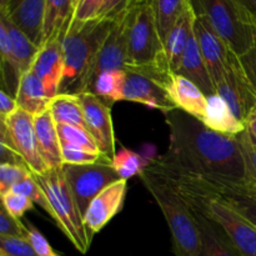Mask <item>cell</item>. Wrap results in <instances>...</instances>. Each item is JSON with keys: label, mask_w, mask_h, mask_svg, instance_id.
<instances>
[{"label": "cell", "mask_w": 256, "mask_h": 256, "mask_svg": "<svg viewBox=\"0 0 256 256\" xmlns=\"http://www.w3.org/2000/svg\"><path fill=\"white\" fill-rule=\"evenodd\" d=\"M0 256H38L29 238L0 236Z\"/></svg>", "instance_id": "obj_36"}, {"label": "cell", "mask_w": 256, "mask_h": 256, "mask_svg": "<svg viewBox=\"0 0 256 256\" xmlns=\"http://www.w3.org/2000/svg\"><path fill=\"white\" fill-rule=\"evenodd\" d=\"M244 20L256 29V0H230Z\"/></svg>", "instance_id": "obj_43"}, {"label": "cell", "mask_w": 256, "mask_h": 256, "mask_svg": "<svg viewBox=\"0 0 256 256\" xmlns=\"http://www.w3.org/2000/svg\"><path fill=\"white\" fill-rule=\"evenodd\" d=\"M124 100L139 102L150 109L160 110L164 114L176 109L166 90L159 82L135 72H126Z\"/></svg>", "instance_id": "obj_17"}, {"label": "cell", "mask_w": 256, "mask_h": 256, "mask_svg": "<svg viewBox=\"0 0 256 256\" xmlns=\"http://www.w3.org/2000/svg\"><path fill=\"white\" fill-rule=\"evenodd\" d=\"M32 175L28 165L2 164L0 165V194L4 195L12 189L18 182Z\"/></svg>", "instance_id": "obj_35"}, {"label": "cell", "mask_w": 256, "mask_h": 256, "mask_svg": "<svg viewBox=\"0 0 256 256\" xmlns=\"http://www.w3.org/2000/svg\"><path fill=\"white\" fill-rule=\"evenodd\" d=\"M0 132L2 144L14 149L32 172L44 174L49 170L38 146L34 115L18 109L10 116L2 119Z\"/></svg>", "instance_id": "obj_9"}, {"label": "cell", "mask_w": 256, "mask_h": 256, "mask_svg": "<svg viewBox=\"0 0 256 256\" xmlns=\"http://www.w3.org/2000/svg\"><path fill=\"white\" fill-rule=\"evenodd\" d=\"M192 210L202 238V256H242L220 228L210 222L202 212L192 208Z\"/></svg>", "instance_id": "obj_23"}, {"label": "cell", "mask_w": 256, "mask_h": 256, "mask_svg": "<svg viewBox=\"0 0 256 256\" xmlns=\"http://www.w3.org/2000/svg\"><path fill=\"white\" fill-rule=\"evenodd\" d=\"M49 110L56 124L76 125L88 129L82 102L78 94L60 92L50 100Z\"/></svg>", "instance_id": "obj_25"}, {"label": "cell", "mask_w": 256, "mask_h": 256, "mask_svg": "<svg viewBox=\"0 0 256 256\" xmlns=\"http://www.w3.org/2000/svg\"><path fill=\"white\" fill-rule=\"evenodd\" d=\"M168 62L160 39L152 4L132 9L125 70H139Z\"/></svg>", "instance_id": "obj_7"}, {"label": "cell", "mask_w": 256, "mask_h": 256, "mask_svg": "<svg viewBox=\"0 0 256 256\" xmlns=\"http://www.w3.org/2000/svg\"><path fill=\"white\" fill-rule=\"evenodd\" d=\"M235 136H236L242 158H244L245 172H246L245 182L256 189V140L252 136L248 129Z\"/></svg>", "instance_id": "obj_33"}, {"label": "cell", "mask_w": 256, "mask_h": 256, "mask_svg": "<svg viewBox=\"0 0 256 256\" xmlns=\"http://www.w3.org/2000/svg\"><path fill=\"white\" fill-rule=\"evenodd\" d=\"M109 159L102 152H90L82 148L69 144H62V165H88L95 164L100 160Z\"/></svg>", "instance_id": "obj_34"}, {"label": "cell", "mask_w": 256, "mask_h": 256, "mask_svg": "<svg viewBox=\"0 0 256 256\" xmlns=\"http://www.w3.org/2000/svg\"><path fill=\"white\" fill-rule=\"evenodd\" d=\"M126 192L128 180L119 179L92 199L84 215L85 226L92 236L102 232L105 225L122 209Z\"/></svg>", "instance_id": "obj_16"}, {"label": "cell", "mask_w": 256, "mask_h": 256, "mask_svg": "<svg viewBox=\"0 0 256 256\" xmlns=\"http://www.w3.org/2000/svg\"><path fill=\"white\" fill-rule=\"evenodd\" d=\"M170 182L176 188L178 192L184 196L192 209L202 212L210 222L222 229L240 255L256 256V228L252 222H248L224 200L214 195L180 182Z\"/></svg>", "instance_id": "obj_4"}, {"label": "cell", "mask_w": 256, "mask_h": 256, "mask_svg": "<svg viewBox=\"0 0 256 256\" xmlns=\"http://www.w3.org/2000/svg\"><path fill=\"white\" fill-rule=\"evenodd\" d=\"M195 18H196V15H195L192 2H190L185 12L182 14V16L179 18V20L175 22V25L170 30L164 42L165 55H166L170 69L174 72H176L179 69L188 42H189L192 35L194 34Z\"/></svg>", "instance_id": "obj_20"}, {"label": "cell", "mask_w": 256, "mask_h": 256, "mask_svg": "<svg viewBox=\"0 0 256 256\" xmlns=\"http://www.w3.org/2000/svg\"><path fill=\"white\" fill-rule=\"evenodd\" d=\"M2 208L16 219H22L25 212L34 209V202L25 195L18 194L15 192H8L2 195Z\"/></svg>", "instance_id": "obj_37"}, {"label": "cell", "mask_w": 256, "mask_h": 256, "mask_svg": "<svg viewBox=\"0 0 256 256\" xmlns=\"http://www.w3.org/2000/svg\"><path fill=\"white\" fill-rule=\"evenodd\" d=\"M130 19H132V10L124 12L118 18L114 28L104 40L94 59L92 60L74 94L82 92H92L95 80L102 72L115 69L125 70L128 62V35H129Z\"/></svg>", "instance_id": "obj_8"}, {"label": "cell", "mask_w": 256, "mask_h": 256, "mask_svg": "<svg viewBox=\"0 0 256 256\" xmlns=\"http://www.w3.org/2000/svg\"><path fill=\"white\" fill-rule=\"evenodd\" d=\"M194 34L199 44L200 52L205 60L209 74L216 89L226 70L232 50L224 40L215 32L204 16H196L194 22Z\"/></svg>", "instance_id": "obj_14"}, {"label": "cell", "mask_w": 256, "mask_h": 256, "mask_svg": "<svg viewBox=\"0 0 256 256\" xmlns=\"http://www.w3.org/2000/svg\"><path fill=\"white\" fill-rule=\"evenodd\" d=\"M56 129L62 144L74 145L90 152H102L94 135L85 128L70 124H56Z\"/></svg>", "instance_id": "obj_31"}, {"label": "cell", "mask_w": 256, "mask_h": 256, "mask_svg": "<svg viewBox=\"0 0 256 256\" xmlns=\"http://www.w3.org/2000/svg\"><path fill=\"white\" fill-rule=\"evenodd\" d=\"M110 162V159H104L95 164L62 165L65 178L82 216L92 199L105 188L120 179Z\"/></svg>", "instance_id": "obj_10"}, {"label": "cell", "mask_w": 256, "mask_h": 256, "mask_svg": "<svg viewBox=\"0 0 256 256\" xmlns=\"http://www.w3.org/2000/svg\"><path fill=\"white\" fill-rule=\"evenodd\" d=\"M239 62L242 68V72L246 76L248 82L256 96V38L252 49L246 54L239 56Z\"/></svg>", "instance_id": "obj_40"}, {"label": "cell", "mask_w": 256, "mask_h": 256, "mask_svg": "<svg viewBox=\"0 0 256 256\" xmlns=\"http://www.w3.org/2000/svg\"><path fill=\"white\" fill-rule=\"evenodd\" d=\"M34 122L38 146L48 168H62V142L58 134L56 122L50 110L48 109L40 114L34 115Z\"/></svg>", "instance_id": "obj_19"}, {"label": "cell", "mask_w": 256, "mask_h": 256, "mask_svg": "<svg viewBox=\"0 0 256 256\" xmlns=\"http://www.w3.org/2000/svg\"><path fill=\"white\" fill-rule=\"evenodd\" d=\"M110 164L120 179L128 180L132 176H140L149 166L150 160L129 149H122L114 155Z\"/></svg>", "instance_id": "obj_30"}, {"label": "cell", "mask_w": 256, "mask_h": 256, "mask_svg": "<svg viewBox=\"0 0 256 256\" xmlns=\"http://www.w3.org/2000/svg\"><path fill=\"white\" fill-rule=\"evenodd\" d=\"M164 116L170 142L158 162L194 174L245 182L244 158L235 135L214 132L180 109Z\"/></svg>", "instance_id": "obj_1"}, {"label": "cell", "mask_w": 256, "mask_h": 256, "mask_svg": "<svg viewBox=\"0 0 256 256\" xmlns=\"http://www.w3.org/2000/svg\"><path fill=\"white\" fill-rule=\"evenodd\" d=\"M189 4L190 0H154L152 2L155 22H156L158 32H159L162 44L170 30L172 29L175 22L179 20Z\"/></svg>", "instance_id": "obj_29"}, {"label": "cell", "mask_w": 256, "mask_h": 256, "mask_svg": "<svg viewBox=\"0 0 256 256\" xmlns=\"http://www.w3.org/2000/svg\"><path fill=\"white\" fill-rule=\"evenodd\" d=\"M32 175L40 188L44 190L52 205L55 215V224L78 252L86 254L92 236L85 226L84 216L75 202L62 166L49 169L44 174L32 172Z\"/></svg>", "instance_id": "obj_5"}, {"label": "cell", "mask_w": 256, "mask_h": 256, "mask_svg": "<svg viewBox=\"0 0 256 256\" xmlns=\"http://www.w3.org/2000/svg\"><path fill=\"white\" fill-rule=\"evenodd\" d=\"M216 92L229 104L234 114L242 122H246L252 108L256 106V96L248 82L239 56L230 54L229 62L222 82L218 84Z\"/></svg>", "instance_id": "obj_11"}, {"label": "cell", "mask_w": 256, "mask_h": 256, "mask_svg": "<svg viewBox=\"0 0 256 256\" xmlns=\"http://www.w3.org/2000/svg\"><path fill=\"white\" fill-rule=\"evenodd\" d=\"M116 20L95 18L92 20L72 19L62 38L65 72L60 92H69L70 88L76 90L80 80L86 72L90 62L104 40L114 28ZM72 92V94H74Z\"/></svg>", "instance_id": "obj_3"}, {"label": "cell", "mask_w": 256, "mask_h": 256, "mask_svg": "<svg viewBox=\"0 0 256 256\" xmlns=\"http://www.w3.org/2000/svg\"><path fill=\"white\" fill-rule=\"evenodd\" d=\"M140 179L164 214L175 256H202L199 228L184 196L172 182L150 168L145 169Z\"/></svg>", "instance_id": "obj_2"}, {"label": "cell", "mask_w": 256, "mask_h": 256, "mask_svg": "<svg viewBox=\"0 0 256 256\" xmlns=\"http://www.w3.org/2000/svg\"><path fill=\"white\" fill-rule=\"evenodd\" d=\"M105 0H79L78 5L75 6L74 16L72 19L85 22L98 18L100 9Z\"/></svg>", "instance_id": "obj_39"}, {"label": "cell", "mask_w": 256, "mask_h": 256, "mask_svg": "<svg viewBox=\"0 0 256 256\" xmlns=\"http://www.w3.org/2000/svg\"><path fill=\"white\" fill-rule=\"evenodd\" d=\"M46 0H9L0 15L8 18L12 25L40 48L44 42V22Z\"/></svg>", "instance_id": "obj_15"}, {"label": "cell", "mask_w": 256, "mask_h": 256, "mask_svg": "<svg viewBox=\"0 0 256 256\" xmlns=\"http://www.w3.org/2000/svg\"><path fill=\"white\" fill-rule=\"evenodd\" d=\"M0 19L4 20L8 28V32H9L10 39L12 42V54H14L18 69H19L20 76H22L25 72L32 69V65L34 62L38 52H39V48L32 44L24 32H20L15 25H12L6 16L0 15Z\"/></svg>", "instance_id": "obj_28"}, {"label": "cell", "mask_w": 256, "mask_h": 256, "mask_svg": "<svg viewBox=\"0 0 256 256\" xmlns=\"http://www.w3.org/2000/svg\"><path fill=\"white\" fill-rule=\"evenodd\" d=\"M26 228L28 238H29L32 246H34L38 256H58L56 252H55L54 249L52 248V245H50L49 242L46 240V238H45L36 228L32 226V224L26 225Z\"/></svg>", "instance_id": "obj_41"}, {"label": "cell", "mask_w": 256, "mask_h": 256, "mask_svg": "<svg viewBox=\"0 0 256 256\" xmlns=\"http://www.w3.org/2000/svg\"><path fill=\"white\" fill-rule=\"evenodd\" d=\"M12 192H18V194L25 195L26 198H29L34 204L40 205L42 209H44L48 212V215L50 216V219L52 222H55V215L54 212L52 209V205H50L49 200H48L46 195H45L44 190L40 188V185L38 184L36 180H35L34 175H29L28 178H25L22 182H18L15 186H12Z\"/></svg>", "instance_id": "obj_32"}, {"label": "cell", "mask_w": 256, "mask_h": 256, "mask_svg": "<svg viewBox=\"0 0 256 256\" xmlns=\"http://www.w3.org/2000/svg\"><path fill=\"white\" fill-rule=\"evenodd\" d=\"M78 2H79V0H74V8L76 6V5H78Z\"/></svg>", "instance_id": "obj_46"}, {"label": "cell", "mask_w": 256, "mask_h": 256, "mask_svg": "<svg viewBox=\"0 0 256 256\" xmlns=\"http://www.w3.org/2000/svg\"><path fill=\"white\" fill-rule=\"evenodd\" d=\"M19 109L32 115L40 114L49 109L50 98L39 78L29 70L22 76L15 96Z\"/></svg>", "instance_id": "obj_24"}, {"label": "cell", "mask_w": 256, "mask_h": 256, "mask_svg": "<svg viewBox=\"0 0 256 256\" xmlns=\"http://www.w3.org/2000/svg\"><path fill=\"white\" fill-rule=\"evenodd\" d=\"M202 124L225 135H238L246 129L245 122L238 119L229 104L218 92L208 96L206 112Z\"/></svg>", "instance_id": "obj_22"}, {"label": "cell", "mask_w": 256, "mask_h": 256, "mask_svg": "<svg viewBox=\"0 0 256 256\" xmlns=\"http://www.w3.org/2000/svg\"><path fill=\"white\" fill-rule=\"evenodd\" d=\"M78 96L82 102L88 130L96 139L100 152L112 160L116 154L112 106L92 92H78Z\"/></svg>", "instance_id": "obj_12"}, {"label": "cell", "mask_w": 256, "mask_h": 256, "mask_svg": "<svg viewBox=\"0 0 256 256\" xmlns=\"http://www.w3.org/2000/svg\"><path fill=\"white\" fill-rule=\"evenodd\" d=\"M65 32L46 40L39 48L30 69L44 85L50 99L60 94L64 78L65 62L62 54V38Z\"/></svg>", "instance_id": "obj_13"}, {"label": "cell", "mask_w": 256, "mask_h": 256, "mask_svg": "<svg viewBox=\"0 0 256 256\" xmlns=\"http://www.w3.org/2000/svg\"><path fill=\"white\" fill-rule=\"evenodd\" d=\"M130 0H105L98 18L116 20L126 10Z\"/></svg>", "instance_id": "obj_42"}, {"label": "cell", "mask_w": 256, "mask_h": 256, "mask_svg": "<svg viewBox=\"0 0 256 256\" xmlns=\"http://www.w3.org/2000/svg\"><path fill=\"white\" fill-rule=\"evenodd\" d=\"M245 125H246V129L249 130L252 136L256 140V106L252 108V110L250 112L249 116L246 118V122H245Z\"/></svg>", "instance_id": "obj_45"}, {"label": "cell", "mask_w": 256, "mask_h": 256, "mask_svg": "<svg viewBox=\"0 0 256 256\" xmlns=\"http://www.w3.org/2000/svg\"><path fill=\"white\" fill-rule=\"evenodd\" d=\"M196 16H204L238 56L252 48L256 29L244 20L230 0H190Z\"/></svg>", "instance_id": "obj_6"}, {"label": "cell", "mask_w": 256, "mask_h": 256, "mask_svg": "<svg viewBox=\"0 0 256 256\" xmlns=\"http://www.w3.org/2000/svg\"><path fill=\"white\" fill-rule=\"evenodd\" d=\"M18 109H19V106H18L16 99L2 88V90H0V119L10 116Z\"/></svg>", "instance_id": "obj_44"}, {"label": "cell", "mask_w": 256, "mask_h": 256, "mask_svg": "<svg viewBox=\"0 0 256 256\" xmlns=\"http://www.w3.org/2000/svg\"><path fill=\"white\" fill-rule=\"evenodd\" d=\"M125 82H126L125 70H106L96 78L92 86V92L112 106L114 102L124 100Z\"/></svg>", "instance_id": "obj_27"}, {"label": "cell", "mask_w": 256, "mask_h": 256, "mask_svg": "<svg viewBox=\"0 0 256 256\" xmlns=\"http://www.w3.org/2000/svg\"><path fill=\"white\" fill-rule=\"evenodd\" d=\"M0 236L28 238V228L22 220L10 215L4 208L0 210Z\"/></svg>", "instance_id": "obj_38"}, {"label": "cell", "mask_w": 256, "mask_h": 256, "mask_svg": "<svg viewBox=\"0 0 256 256\" xmlns=\"http://www.w3.org/2000/svg\"><path fill=\"white\" fill-rule=\"evenodd\" d=\"M176 74L182 75L190 82H194L199 86V89L204 92L206 96L212 95L216 92L215 85L212 82V76L209 74L205 60L202 58V52H200L199 44L195 38V34L192 35L188 46L185 49L184 55H182V62L179 65Z\"/></svg>", "instance_id": "obj_21"}, {"label": "cell", "mask_w": 256, "mask_h": 256, "mask_svg": "<svg viewBox=\"0 0 256 256\" xmlns=\"http://www.w3.org/2000/svg\"><path fill=\"white\" fill-rule=\"evenodd\" d=\"M74 0H46L44 42L55 35L62 34L69 28L74 16Z\"/></svg>", "instance_id": "obj_26"}, {"label": "cell", "mask_w": 256, "mask_h": 256, "mask_svg": "<svg viewBox=\"0 0 256 256\" xmlns=\"http://www.w3.org/2000/svg\"><path fill=\"white\" fill-rule=\"evenodd\" d=\"M165 90L176 109L182 110L202 122L206 112L208 96L198 85L182 75L172 72Z\"/></svg>", "instance_id": "obj_18"}]
</instances>
